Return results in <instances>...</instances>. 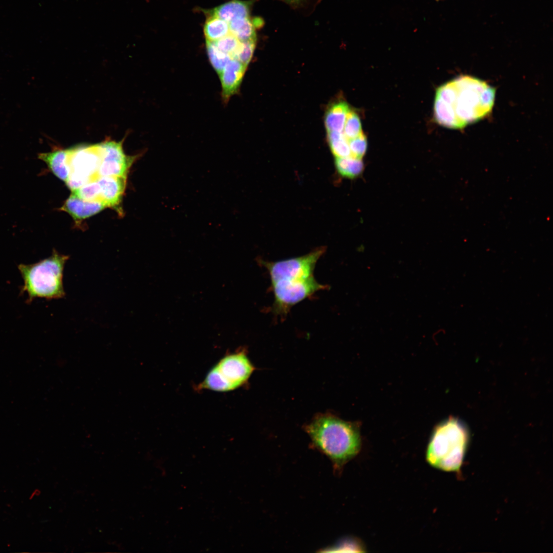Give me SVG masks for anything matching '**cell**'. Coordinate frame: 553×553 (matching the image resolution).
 Wrapping results in <instances>:
<instances>
[{
  "label": "cell",
  "instance_id": "obj_17",
  "mask_svg": "<svg viewBox=\"0 0 553 553\" xmlns=\"http://www.w3.org/2000/svg\"><path fill=\"white\" fill-rule=\"evenodd\" d=\"M335 165L337 172L344 177L349 179L359 176L364 169V163L361 159L352 157H336Z\"/></svg>",
  "mask_w": 553,
  "mask_h": 553
},
{
  "label": "cell",
  "instance_id": "obj_1",
  "mask_svg": "<svg viewBox=\"0 0 553 553\" xmlns=\"http://www.w3.org/2000/svg\"><path fill=\"white\" fill-rule=\"evenodd\" d=\"M495 89L479 78L462 75L437 89L435 120L450 129H461L483 119L492 111Z\"/></svg>",
  "mask_w": 553,
  "mask_h": 553
},
{
  "label": "cell",
  "instance_id": "obj_8",
  "mask_svg": "<svg viewBox=\"0 0 553 553\" xmlns=\"http://www.w3.org/2000/svg\"><path fill=\"white\" fill-rule=\"evenodd\" d=\"M326 250L322 246L300 257L275 262L261 261L270 276L271 283L280 281L308 279L313 276L316 264Z\"/></svg>",
  "mask_w": 553,
  "mask_h": 553
},
{
  "label": "cell",
  "instance_id": "obj_10",
  "mask_svg": "<svg viewBox=\"0 0 553 553\" xmlns=\"http://www.w3.org/2000/svg\"><path fill=\"white\" fill-rule=\"evenodd\" d=\"M246 66L232 58L219 75L222 87V98L224 102L237 93Z\"/></svg>",
  "mask_w": 553,
  "mask_h": 553
},
{
  "label": "cell",
  "instance_id": "obj_26",
  "mask_svg": "<svg viewBox=\"0 0 553 553\" xmlns=\"http://www.w3.org/2000/svg\"><path fill=\"white\" fill-rule=\"evenodd\" d=\"M330 549H334V551L337 550L340 551L341 550L345 551L346 549L347 551L352 552H360L363 551L361 549H363L362 546L357 542L353 540H346L343 542L338 544L336 546L331 547Z\"/></svg>",
  "mask_w": 553,
  "mask_h": 553
},
{
  "label": "cell",
  "instance_id": "obj_19",
  "mask_svg": "<svg viewBox=\"0 0 553 553\" xmlns=\"http://www.w3.org/2000/svg\"><path fill=\"white\" fill-rule=\"evenodd\" d=\"M327 132L329 145L335 158L352 157L348 140L344 134L337 132Z\"/></svg>",
  "mask_w": 553,
  "mask_h": 553
},
{
  "label": "cell",
  "instance_id": "obj_4",
  "mask_svg": "<svg viewBox=\"0 0 553 553\" xmlns=\"http://www.w3.org/2000/svg\"><path fill=\"white\" fill-rule=\"evenodd\" d=\"M69 259L68 256L54 249L51 256L46 259L34 264L17 266L24 281L20 293H27L28 303L35 298L52 300L65 296L63 273Z\"/></svg>",
  "mask_w": 553,
  "mask_h": 553
},
{
  "label": "cell",
  "instance_id": "obj_6",
  "mask_svg": "<svg viewBox=\"0 0 553 553\" xmlns=\"http://www.w3.org/2000/svg\"><path fill=\"white\" fill-rule=\"evenodd\" d=\"M101 161L99 144L68 148V163L70 173L65 182L72 190L96 179Z\"/></svg>",
  "mask_w": 553,
  "mask_h": 553
},
{
  "label": "cell",
  "instance_id": "obj_20",
  "mask_svg": "<svg viewBox=\"0 0 553 553\" xmlns=\"http://www.w3.org/2000/svg\"><path fill=\"white\" fill-rule=\"evenodd\" d=\"M206 48L209 61L219 75L232 57L219 50L213 42L206 40Z\"/></svg>",
  "mask_w": 553,
  "mask_h": 553
},
{
  "label": "cell",
  "instance_id": "obj_16",
  "mask_svg": "<svg viewBox=\"0 0 553 553\" xmlns=\"http://www.w3.org/2000/svg\"><path fill=\"white\" fill-rule=\"evenodd\" d=\"M261 24L259 18L251 19L250 16L236 18L229 23L230 33L240 41L254 40L256 28Z\"/></svg>",
  "mask_w": 553,
  "mask_h": 553
},
{
  "label": "cell",
  "instance_id": "obj_25",
  "mask_svg": "<svg viewBox=\"0 0 553 553\" xmlns=\"http://www.w3.org/2000/svg\"><path fill=\"white\" fill-rule=\"evenodd\" d=\"M348 143L352 157L362 159L368 147L367 139L363 132L355 138L349 140Z\"/></svg>",
  "mask_w": 553,
  "mask_h": 553
},
{
  "label": "cell",
  "instance_id": "obj_21",
  "mask_svg": "<svg viewBox=\"0 0 553 553\" xmlns=\"http://www.w3.org/2000/svg\"><path fill=\"white\" fill-rule=\"evenodd\" d=\"M72 194L84 200L101 201L100 200V187L96 179L90 181L79 188L72 191Z\"/></svg>",
  "mask_w": 553,
  "mask_h": 553
},
{
  "label": "cell",
  "instance_id": "obj_15",
  "mask_svg": "<svg viewBox=\"0 0 553 553\" xmlns=\"http://www.w3.org/2000/svg\"><path fill=\"white\" fill-rule=\"evenodd\" d=\"M349 110L348 104L344 101L335 102L329 107L324 118L327 132L342 133Z\"/></svg>",
  "mask_w": 553,
  "mask_h": 553
},
{
  "label": "cell",
  "instance_id": "obj_12",
  "mask_svg": "<svg viewBox=\"0 0 553 553\" xmlns=\"http://www.w3.org/2000/svg\"><path fill=\"white\" fill-rule=\"evenodd\" d=\"M96 180L100 187V200L108 207L118 209L126 187V177L101 176Z\"/></svg>",
  "mask_w": 553,
  "mask_h": 553
},
{
  "label": "cell",
  "instance_id": "obj_7",
  "mask_svg": "<svg viewBox=\"0 0 553 553\" xmlns=\"http://www.w3.org/2000/svg\"><path fill=\"white\" fill-rule=\"evenodd\" d=\"M274 295L272 309L274 313L286 316L291 307L328 286L320 284L314 277L280 281L271 283Z\"/></svg>",
  "mask_w": 553,
  "mask_h": 553
},
{
  "label": "cell",
  "instance_id": "obj_5",
  "mask_svg": "<svg viewBox=\"0 0 553 553\" xmlns=\"http://www.w3.org/2000/svg\"><path fill=\"white\" fill-rule=\"evenodd\" d=\"M254 370L245 352L227 355L209 371L198 389L218 392L233 390L245 384Z\"/></svg>",
  "mask_w": 553,
  "mask_h": 553
},
{
  "label": "cell",
  "instance_id": "obj_27",
  "mask_svg": "<svg viewBox=\"0 0 553 553\" xmlns=\"http://www.w3.org/2000/svg\"><path fill=\"white\" fill-rule=\"evenodd\" d=\"M289 4L295 5L301 3L304 0H282Z\"/></svg>",
  "mask_w": 553,
  "mask_h": 553
},
{
  "label": "cell",
  "instance_id": "obj_23",
  "mask_svg": "<svg viewBox=\"0 0 553 553\" xmlns=\"http://www.w3.org/2000/svg\"><path fill=\"white\" fill-rule=\"evenodd\" d=\"M256 42V39L241 41L240 45L232 56V58L238 60L247 67L252 58Z\"/></svg>",
  "mask_w": 553,
  "mask_h": 553
},
{
  "label": "cell",
  "instance_id": "obj_13",
  "mask_svg": "<svg viewBox=\"0 0 553 553\" xmlns=\"http://www.w3.org/2000/svg\"><path fill=\"white\" fill-rule=\"evenodd\" d=\"M68 149L53 148L49 152L38 154V158L44 161L49 169L60 180L66 182L70 175L68 163Z\"/></svg>",
  "mask_w": 553,
  "mask_h": 553
},
{
  "label": "cell",
  "instance_id": "obj_24",
  "mask_svg": "<svg viewBox=\"0 0 553 553\" xmlns=\"http://www.w3.org/2000/svg\"><path fill=\"white\" fill-rule=\"evenodd\" d=\"M213 42L219 50L231 57L241 44V41L230 33Z\"/></svg>",
  "mask_w": 553,
  "mask_h": 553
},
{
  "label": "cell",
  "instance_id": "obj_14",
  "mask_svg": "<svg viewBox=\"0 0 553 553\" xmlns=\"http://www.w3.org/2000/svg\"><path fill=\"white\" fill-rule=\"evenodd\" d=\"M252 4L250 1L231 0L204 12L207 16H217L229 23L236 18L249 16Z\"/></svg>",
  "mask_w": 553,
  "mask_h": 553
},
{
  "label": "cell",
  "instance_id": "obj_2",
  "mask_svg": "<svg viewBox=\"0 0 553 553\" xmlns=\"http://www.w3.org/2000/svg\"><path fill=\"white\" fill-rule=\"evenodd\" d=\"M305 430L312 444L328 457L337 472L360 451L361 438L357 427L331 414L317 415Z\"/></svg>",
  "mask_w": 553,
  "mask_h": 553
},
{
  "label": "cell",
  "instance_id": "obj_9",
  "mask_svg": "<svg viewBox=\"0 0 553 553\" xmlns=\"http://www.w3.org/2000/svg\"><path fill=\"white\" fill-rule=\"evenodd\" d=\"M123 140L116 141L105 139L99 143L101 161L97 171L98 177H126L127 172L135 160L141 155L127 156L123 148Z\"/></svg>",
  "mask_w": 553,
  "mask_h": 553
},
{
  "label": "cell",
  "instance_id": "obj_18",
  "mask_svg": "<svg viewBox=\"0 0 553 553\" xmlns=\"http://www.w3.org/2000/svg\"><path fill=\"white\" fill-rule=\"evenodd\" d=\"M203 31L206 40L214 42L230 33L229 23L217 16L208 15Z\"/></svg>",
  "mask_w": 553,
  "mask_h": 553
},
{
  "label": "cell",
  "instance_id": "obj_3",
  "mask_svg": "<svg viewBox=\"0 0 553 553\" xmlns=\"http://www.w3.org/2000/svg\"><path fill=\"white\" fill-rule=\"evenodd\" d=\"M469 440L466 428L458 419L449 418L434 429L427 452V462L445 472L461 468Z\"/></svg>",
  "mask_w": 553,
  "mask_h": 553
},
{
  "label": "cell",
  "instance_id": "obj_11",
  "mask_svg": "<svg viewBox=\"0 0 553 553\" xmlns=\"http://www.w3.org/2000/svg\"><path fill=\"white\" fill-rule=\"evenodd\" d=\"M106 207H108L106 204L101 201H87L72 194L60 210L68 213L76 222H78L98 213Z\"/></svg>",
  "mask_w": 553,
  "mask_h": 553
},
{
  "label": "cell",
  "instance_id": "obj_22",
  "mask_svg": "<svg viewBox=\"0 0 553 553\" xmlns=\"http://www.w3.org/2000/svg\"><path fill=\"white\" fill-rule=\"evenodd\" d=\"M344 135L348 140L358 136L362 132L359 116L350 109L345 121Z\"/></svg>",
  "mask_w": 553,
  "mask_h": 553
}]
</instances>
